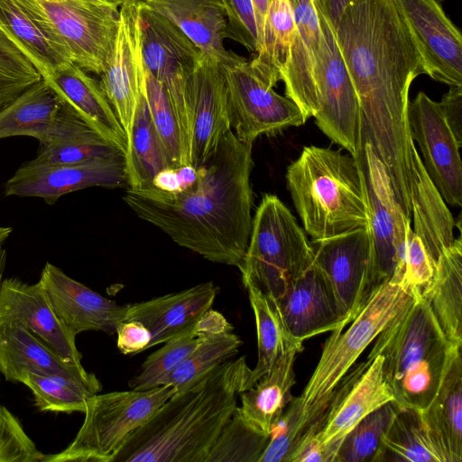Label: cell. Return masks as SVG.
<instances>
[{"label":"cell","mask_w":462,"mask_h":462,"mask_svg":"<svg viewBox=\"0 0 462 462\" xmlns=\"http://www.w3.org/2000/svg\"><path fill=\"white\" fill-rule=\"evenodd\" d=\"M334 32L359 100L361 145L370 146L411 218L416 146L408 104L411 82L426 74L420 49L393 0H352Z\"/></svg>","instance_id":"obj_1"},{"label":"cell","mask_w":462,"mask_h":462,"mask_svg":"<svg viewBox=\"0 0 462 462\" xmlns=\"http://www.w3.org/2000/svg\"><path fill=\"white\" fill-rule=\"evenodd\" d=\"M253 143L230 130L197 169L189 189L164 192L127 188L124 201L143 220L205 259L241 268L251 228Z\"/></svg>","instance_id":"obj_2"},{"label":"cell","mask_w":462,"mask_h":462,"mask_svg":"<svg viewBox=\"0 0 462 462\" xmlns=\"http://www.w3.org/2000/svg\"><path fill=\"white\" fill-rule=\"evenodd\" d=\"M251 371L242 356L175 393L129 437L113 462H207Z\"/></svg>","instance_id":"obj_3"},{"label":"cell","mask_w":462,"mask_h":462,"mask_svg":"<svg viewBox=\"0 0 462 462\" xmlns=\"http://www.w3.org/2000/svg\"><path fill=\"white\" fill-rule=\"evenodd\" d=\"M286 180L304 229L313 239L369 226L364 173L351 154L305 146L288 167Z\"/></svg>","instance_id":"obj_4"},{"label":"cell","mask_w":462,"mask_h":462,"mask_svg":"<svg viewBox=\"0 0 462 462\" xmlns=\"http://www.w3.org/2000/svg\"><path fill=\"white\" fill-rule=\"evenodd\" d=\"M373 342L369 355L383 356L397 407L427 408L456 346L446 337L424 297H417L396 315Z\"/></svg>","instance_id":"obj_5"},{"label":"cell","mask_w":462,"mask_h":462,"mask_svg":"<svg viewBox=\"0 0 462 462\" xmlns=\"http://www.w3.org/2000/svg\"><path fill=\"white\" fill-rule=\"evenodd\" d=\"M417 297L399 284L384 282L371 291L345 331L341 328L331 331L318 365L298 396L304 434L319 429L320 418L340 380L388 323Z\"/></svg>","instance_id":"obj_6"},{"label":"cell","mask_w":462,"mask_h":462,"mask_svg":"<svg viewBox=\"0 0 462 462\" xmlns=\"http://www.w3.org/2000/svg\"><path fill=\"white\" fill-rule=\"evenodd\" d=\"M313 263L310 242L280 199L265 194L253 217L241 268L244 286L279 299Z\"/></svg>","instance_id":"obj_7"},{"label":"cell","mask_w":462,"mask_h":462,"mask_svg":"<svg viewBox=\"0 0 462 462\" xmlns=\"http://www.w3.org/2000/svg\"><path fill=\"white\" fill-rule=\"evenodd\" d=\"M175 393L162 384L91 396L73 440L60 452L45 455L42 462H113L129 437Z\"/></svg>","instance_id":"obj_8"},{"label":"cell","mask_w":462,"mask_h":462,"mask_svg":"<svg viewBox=\"0 0 462 462\" xmlns=\"http://www.w3.org/2000/svg\"><path fill=\"white\" fill-rule=\"evenodd\" d=\"M68 47L74 64L101 75L113 51L118 5L85 0H15Z\"/></svg>","instance_id":"obj_9"},{"label":"cell","mask_w":462,"mask_h":462,"mask_svg":"<svg viewBox=\"0 0 462 462\" xmlns=\"http://www.w3.org/2000/svg\"><path fill=\"white\" fill-rule=\"evenodd\" d=\"M322 31L314 88L304 111L335 143L356 156L361 145L358 97L328 21L318 13Z\"/></svg>","instance_id":"obj_10"},{"label":"cell","mask_w":462,"mask_h":462,"mask_svg":"<svg viewBox=\"0 0 462 462\" xmlns=\"http://www.w3.org/2000/svg\"><path fill=\"white\" fill-rule=\"evenodd\" d=\"M138 5L144 68L164 88L189 157L191 120L187 84L203 53L172 22L140 2Z\"/></svg>","instance_id":"obj_11"},{"label":"cell","mask_w":462,"mask_h":462,"mask_svg":"<svg viewBox=\"0 0 462 462\" xmlns=\"http://www.w3.org/2000/svg\"><path fill=\"white\" fill-rule=\"evenodd\" d=\"M222 66L231 126L240 141L253 143L260 135L306 122V116L296 103L277 94L254 71L250 61L232 53Z\"/></svg>","instance_id":"obj_12"},{"label":"cell","mask_w":462,"mask_h":462,"mask_svg":"<svg viewBox=\"0 0 462 462\" xmlns=\"http://www.w3.org/2000/svg\"><path fill=\"white\" fill-rule=\"evenodd\" d=\"M364 173L370 208L369 292L393 276L411 225L396 202L385 171L367 143L354 156Z\"/></svg>","instance_id":"obj_13"},{"label":"cell","mask_w":462,"mask_h":462,"mask_svg":"<svg viewBox=\"0 0 462 462\" xmlns=\"http://www.w3.org/2000/svg\"><path fill=\"white\" fill-rule=\"evenodd\" d=\"M128 188L124 155L79 162L23 163L5 185V196L37 197L53 205L61 196L88 187Z\"/></svg>","instance_id":"obj_14"},{"label":"cell","mask_w":462,"mask_h":462,"mask_svg":"<svg viewBox=\"0 0 462 462\" xmlns=\"http://www.w3.org/2000/svg\"><path fill=\"white\" fill-rule=\"evenodd\" d=\"M382 355H368L340 380L320 418L314 437L337 451L345 436L366 415L393 402Z\"/></svg>","instance_id":"obj_15"},{"label":"cell","mask_w":462,"mask_h":462,"mask_svg":"<svg viewBox=\"0 0 462 462\" xmlns=\"http://www.w3.org/2000/svg\"><path fill=\"white\" fill-rule=\"evenodd\" d=\"M313 263L326 277L347 326L369 296L371 236L368 226L310 242Z\"/></svg>","instance_id":"obj_16"},{"label":"cell","mask_w":462,"mask_h":462,"mask_svg":"<svg viewBox=\"0 0 462 462\" xmlns=\"http://www.w3.org/2000/svg\"><path fill=\"white\" fill-rule=\"evenodd\" d=\"M411 137L417 142L421 162L445 202L462 206L461 145L446 123L439 102L419 92L408 104Z\"/></svg>","instance_id":"obj_17"},{"label":"cell","mask_w":462,"mask_h":462,"mask_svg":"<svg viewBox=\"0 0 462 462\" xmlns=\"http://www.w3.org/2000/svg\"><path fill=\"white\" fill-rule=\"evenodd\" d=\"M190 112L189 164L198 169L232 130L222 63L203 55L187 84Z\"/></svg>","instance_id":"obj_18"},{"label":"cell","mask_w":462,"mask_h":462,"mask_svg":"<svg viewBox=\"0 0 462 462\" xmlns=\"http://www.w3.org/2000/svg\"><path fill=\"white\" fill-rule=\"evenodd\" d=\"M421 53L426 74L462 87V37L445 14L443 0H393Z\"/></svg>","instance_id":"obj_19"},{"label":"cell","mask_w":462,"mask_h":462,"mask_svg":"<svg viewBox=\"0 0 462 462\" xmlns=\"http://www.w3.org/2000/svg\"><path fill=\"white\" fill-rule=\"evenodd\" d=\"M100 78V85L128 142L138 98L145 79V68L141 51L138 2L120 5L115 46Z\"/></svg>","instance_id":"obj_20"},{"label":"cell","mask_w":462,"mask_h":462,"mask_svg":"<svg viewBox=\"0 0 462 462\" xmlns=\"http://www.w3.org/2000/svg\"><path fill=\"white\" fill-rule=\"evenodd\" d=\"M32 332L65 362L81 364L73 337L57 318L40 282L30 284L18 278L3 279L0 285V326Z\"/></svg>","instance_id":"obj_21"},{"label":"cell","mask_w":462,"mask_h":462,"mask_svg":"<svg viewBox=\"0 0 462 462\" xmlns=\"http://www.w3.org/2000/svg\"><path fill=\"white\" fill-rule=\"evenodd\" d=\"M39 282L57 318L73 337L90 330L116 333L126 305L116 304L50 263L42 270Z\"/></svg>","instance_id":"obj_22"},{"label":"cell","mask_w":462,"mask_h":462,"mask_svg":"<svg viewBox=\"0 0 462 462\" xmlns=\"http://www.w3.org/2000/svg\"><path fill=\"white\" fill-rule=\"evenodd\" d=\"M289 337L303 343L314 336L345 329L346 323L326 277L314 263L277 300H271Z\"/></svg>","instance_id":"obj_23"},{"label":"cell","mask_w":462,"mask_h":462,"mask_svg":"<svg viewBox=\"0 0 462 462\" xmlns=\"http://www.w3.org/2000/svg\"><path fill=\"white\" fill-rule=\"evenodd\" d=\"M217 292L218 287L207 282L178 292L126 304L123 320L143 324L151 333V348L191 329L212 308Z\"/></svg>","instance_id":"obj_24"},{"label":"cell","mask_w":462,"mask_h":462,"mask_svg":"<svg viewBox=\"0 0 462 462\" xmlns=\"http://www.w3.org/2000/svg\"><path fill=\"white\" fill-rule=\"evenodd\" d=\"M44 80L63 104L125 155L126 134L99 81L76 64L56 71Z\"/></svg>","instance_id":"obj_25"},{"label":"cell","mask_w":462,"mask_h":462,"mask_svg":"<svg viewBox=\"0 0 462 462\" xmlns=\"http://www.w3.org/2000/svg\"><path fill=\"white\" fill-rule=\"evenodd\" d=\"M294 32L287 61L281 72L286 97L304 114L314 88L322 31L313 0H289Z\"/></svg>","instance_id":"obj_26"},{"label":"cell","mask_w":462,"mask_h":462,"mask_svg":"<svg viewBox=\"0 0 462 462\" xmlns=\"http://www.w3.org/2000/svg\"><path fill=\"white\" fill-rule=\"evenodd\" d=\"M462 346H456L422 420L446 462L462 460Z\"/></svg>","instance_id":"obj_27"},{"label":"cell","mask_w":462,"mask_h":462,"mask_svg":"<svg viewBox=\"0 0 462 462\" xmlns=\"http://www.w3.org/2000/svg\"><path fill=\"white\" fill-rule=\"evenodd\" d=\"M302 350L301 342L293 341L289 344L270 372L252 387L240 393L241 405L236 410L257 431L270 435L273 427L293 398V365L297 355Z\"/></svg>","instance_id":"obj_28"},{"label":"cell","mask_w":462,"mask_h":462,"mask_svg":"<svg viewBox=\"0 0 462 462\" xmlns=\"http://www.w3.org/2000/svg\"><path fill=\"white\" fill-rule=\"evenodd\" d=\"M177 25L203 55L226 62V16L219 0H143L140 2Z\"/></svg>","instance_id":"obj_29"},{"label":"cell","mask_w":462,"mask_h":462,"mask_svg":"<svg viewBox=\"0 0 462 462\" xmlns=\"http://www.w3.org/2000/svg\"><path fill=\"white\" fill-rule=\"evenodd\" d=\"M0 373L6 381L21 383L27 373L83 377L91 373L82 365L65 362L29 330L0 326Z\"/></svg>","instance_id":"obj_30"},{"label":"cell","mask_w":462,"mask_h":462,"mask_svg":"<svg viewBox=\"0 0 462 462\" xmlns=\"http://www.w3.org/2000/svg\"><path fill=\"white\" fill-rule=\"evenodd\" d=\"M413 169L412 230L421 240L435 266L439 255L455 241V221L426 172L417 148L413 150Z\"/></svg>","instance_id":"obj_31"},{"label":"cell","mask_w":462,"mask_h":462,"mask_svg":"<svg viewBox=\"0 0 462 462\" xmlns=\"http://www.w3.org/2000/svg\"><path fill=\"white\" fill-rule=\"evenodd\" d=\"M421 295L448 340L462 346V241L455 238L437 260Z\"/></svg>","instance_id":"obj_32"},{"label":"cell","mask_w":462,"mask_h":462,"mask_svg":"<svg viewBox=\"0 0 462 462\" xmlns=\"http://www.w3.org/2000/svg\"><path fill=\"white\" fill-rule=\"evenodd\" d=\"M0 25L13 36L47 79L74 64L66 44L33 19L15 0H0Z\"/></svg>","instance_id":"obj_33"},{"label":"cell","mask_w":462,"mask_h":462,"mask_svg":"<svg viewBox=\"0 0 462 462\" xmlns=\"http://www.w3.org/2000/svg\"><path fill=\"white\" fill-rule=\"evenodd\" d=\"M61 108L62 102L42 79L0 109V139L24 135L43 144L49 140Z\"/></svg>","instance_id":"obj_34"},{"label":"cell","mask_w":462,"mask_h":462,"mask_svg":"<svg viewBox=\"0 0 462 462\" xmlns=\"http://www.w3.org/2000/svg\"><path fill=\"white\" fill-rule=\"evenodd\" d=\"M116 155L125 156L120 149L104 139L62 103L55 127L49 140L40 144L34 160L49 163H70Z\"/></svg>","instance_id":"obj_35"},{"label":"cell","mask_w":462,"mask_h":462,"mask_svg":"<svg viewBox=\"0 0 462 462\" xmlns=\"http://www.w3.org/2000/svg\"><path fill=\"white\" fill-rule=\"evenodd\" d=\"M125 161L128 188L134 189L152 188L155 175L170 168L151 119L144 85L138 98Z\"/></svg>","instance_id":"obj_36"},{"label":"cell","mask_w":462,"mask_h":462,"mask_svg":"<svg viewBox=\"0 0 462 462\" xmlns=\"http://www.w3.org/2000/svg\"><path fill=\"white\" fill-rule=\"evenodd\" d=\"M377 461L446 462V459L434 444L420 411L397 407L383 436Z\"/></svg>","instance_id":"obj_37"},{"label":"cell","mask_w":462,"mask_h":462,"mask_svg":"<svg viewBox=\"0 0 462 462\" xmlns=\"http://www.w3.org/2000/svg\"><path fill=\"white\" fill-rule=\"evenodd\" d=\"M21 383L32 391L40 411L56 413H84L88 398L102 391L94 373L83 377L27 373Z\"/></svg>","instance_id":"obj_38"},{"label":"cell","mask_w":462,"mask_h":462,"mask_svg":"<svg viewBox=\"0 0 462 462\" xmlns=\"http://www.w3.org/2000/svg\"><path fill=\"white\" fill-rule=\"evenodd\" d=\"M294 32L289 0H273L265 20L259 49L250 61L254 71L271 87L281 80Z\"/></svg>","instance_id":"obj_39"},{"label":"cell","mask_w":462,"mask_h":462,"mask_svg":"<svg viewBox=\"0 0 462 462\" xmlns=\"http://www.w3.org/2000/svg\"><path fill=\"white\" fill-rule=\"evenodd\" d=\"M254 314L258 358L251 371L245 390L252 387L273 368L274 363L291 339L271 299L253 285L245 286Z\"/></svg>","instance_id":"obj_40"},{"label":"cell","mask_w":462,"mask_h":462,"mask_svg":"<svg viewBox=\"0 0 462 462\" xmlns=\"http://www.w3.org/2000/svg\"><path fill=\"white\" fill-rule=\"evenodd\" d=\"M242 340L234 331L205 336L192 353L162 383L180 392L237 354Z\"/></svg>","instance_id":"obj_41"},{"label":"cell","mask_w":462,"mask_h":462,"mask_svg":"<svg viewBox=\"0 0 462 462\" xmlns=\"http://www.w3.org/2000/svg\"><path fill=\"white\" fill-rule=\"evenodd\" d=\"M144 87L151 119L169 167L189 164V153L167 94L146 69Z\"/></svg>","instance_id":"obj_42"},{"label":"cell","mask_w":462,"mask_h":462,"mask_svg":"<svg viewBox=\"0 0 462 462\" xmlns=\"http://www.w3.org/2000/svg\"><path fill=\"white\" fill-rule=\"evenodd\" d=\"M396 409L390 402L363 418L343 439L334 462L377 461L383 436Z\"/></svg>","instance_id":"obj_43"},{"label":"cell","mask_w":462,"mask_h":462,"mask_svg":"<svg viewBox=\"0 0 462 462\" xmlns=\"http://www.w3.org/2000/svg\"><path fill=\"white\" fill-rule=\"evenodd\" d=\"M270 435L250 426L236 410L212 447L207 462H260Z\"/></svg>","instance_id":"obj_44"},{"label":"cell","mask_w":462,"mask_h":462,"mask_svg":"<svg viewBox=\"0 0 462 462\" xmlns=\"http://www.w3.org/2000/svg\"><path fill=\"white\" fill-rule=\"evenodd\" d=\"M202 335L196 325L182 335L172 338L152 353L143 363L140 373L129 382L133 390H145L162 384L198 346Z\"/></svg>","instance_id":"obj_45"},{"label":"cell","mask_w":462,"mask_h":462,"mask_svg":"<svg viewBox=\"0 0 462 462\" xmlns=\"http://www.w3.org/2000/svg\"><path fill=\"white\" fill-rule=\"evenodd\" d=\"M41 79L24 50L0 25V109Z\"/></svg>","instance_id":"obj_46"},{"label":"cell","mask_w":462,"mask_h":462,"mask_svg":"<svg viewBox=\"0 0 462 462\" xmlns=\"http://www.w3.org/2000/svg\"><path fill=\"white\" fill-rule=\"evenodd\" d=\"M433 272L434 264L411 226L407 229L400 258L389 281L420 296L430 282Z\"/></svg>","instance_id":"obj_47"},{"label":"cell","mask_w":462,"mask_h":462,"mask_svg":"<svg viewBox=\"0 0 462 462\" xmlns=\"http://www.w3.org/2000/svg\"><path fill=\"white\" fill-rule=\"evenodd\" d=\"M303 435L300 405L298 397H293L273 427L260 462H290Z\"/></svg>","instance_id":"obj_48"},{"label":"cell","mask_w":462,"mask_h":462,"mask_svg":"<svg viewBox=\"0 0 462 462\" xmlns=\"http://www.w3.org/2000/svg\"><path fill=\"white\" fill-rule=\"evenodd\" d=\"M44 457L18 418L0 404V462H42Z\"/></svg>","instance_id":"obj_49"},{"label":"cell","mask_w":462,"mask_h":462,"mask_svg":"<svg viewBox=\"0 0 462 462\" xmlns=\"http://www.w3.org/2000/svg\"><path fill=\"white\" fill-rule=\"evenodd\" d=\"M226 16V38L256 54L258 32L252 0H219Z\"/></svg>","instance_id":"obj_50"},{"label":"cell","mask_w":462,"mask_h":462,"mask_svg":"<svg viewBox=\"0 0 462 462\" xmlns=\"http://www.w3.org/2000/svg\"><path fill=\"white\" fill-rule=\"evenodd\" d=\"M116 334L117 348L124 355H136L149 348L151 333L137 320H122Z\"/></svg>","instance_id":"obj_51"},{"label":"cell","mask_w":462,"mask_h":462,"mask_svg":"<svg viewBox=\"0 0 462 462\" xmlns=\"http://www.w3.org/2000/svg\"><path fill=\"white\" fill-rule=\"evenodd\" d=\"M439 105L455 138L462 144V87H449Z\"/></svg>","instance_id":"obj_52"},{"label":"cell","mask_w":462,"mask_h":462,"mask_svg":"<svg viewBox=\"0 0 462 462\" xmlns=\"http://www.w3.org/2000/svg\"><path fill=\"white\" fill-rule=\"evenodd\" d=\"M337 452L311 434L300 440L290 462H334Z\"/></svg>","instance_id":"obj_53"},{"label":"cell","mask_w":462,"mask_h":462,"mask_svg":"<svg viewBox=\"0 0 462 462\" xmlns=\"http://www.w3.org/2000/svg\"><path fill=\"white\" fill-rule=\"evenodd\" d=\"M152 188L169 193H178L182 190L178 168H166L158 172L152 180Z\"/></svg>","instance_id":"obj_54"},{"label":"cell","mask_w":462,"mask_h":462,"mask_svg":"<svg viewBox=\"0 0 462 462\" xmlns=\"http://www.w3.org/2000/svg\"><path fill=\"white\" fill-rule=\"evenodd\" d=\"M351 1L352 0H313V3L318 13L323 15L334 29L343 10Z\"/></svg>","instance_id":"obj_55"},{"label":"cell","mask_w":462,"mask_h":462,"mask_svg":"<svg viewBox=\"0 0 462 462\" xmlns=\"http://www.w3.org/2000/svg\"><path fill=\"white\" fill-rule=\"evenodd\" d=\"M272 1L273 0H252L258 32L259 43L263 36L267 13Z\"/></svg>","instance_id":"obj_56"},{"label":"cell","mask_w":462,"mask_h":462,"mask_svg":"<svg viewBox=\"0 0 462 462\" xmlns=\"http://www.w3.org/2000/svg\"><path fill=\"white\" fill-rule=\"evenodd\" d=\"M7 254L5 249L0 246V285L3 281V275L6 265Z\"/></svg>","instance_id":"obj_57"},{"label":"cell","mask_w":462,"mask_h":462,"mask_svg":"<svg viewBox=\"0 0 462 462\" xmlns=\"http://www.w3.org/2000/svg\"><path fill=\"white\" fill-rule=\"evenodd\" d=\"M13 229L10 226H0V246L6 241Z\"/></svg>","instance_id":"obj_58"},{"label":"cell","mask_w":462,"mask_h":462,"mask_svg":"<svg viewBox=\"0 0 462 462\" xmlns=\"http://www.w3.org/2000/svg\"><path fill=\"white\" fill-rule=\"evenodd\" d=\"M106 3H109V4H112V5H118L120 6L122 4H125V3H129V2H142L143 0H103Z\"/></svg>","instance_id":"obj_59"},{"label":"cell","mask_w":462,"mask_h":462,"mask_svg":"<svg viewBox=\"0 0 462 462\" xmlns=\"http://www.w3.org/2000/svg\"><path fill=\"white\" fill-rule=\"evenodd\" d=\"M85 1L98 2V3H106V2H105V1H103V0H85ZM107 4H109V3H107Z\"/></svg>","instance_id":"obj_60"},{"label":"cell","mask_w":462,"mask_h":462,"mask_svg":"<svg viewBox=\"0 0 462 462\" xmlns=\"http://www.w3.org/2000/svg\"><path fill=\"white\" fill-rule=\"evenodd\" d=\"M1 374V373H0Z\"/></svg>","instance_id":"obj_61"}]
</instances>
